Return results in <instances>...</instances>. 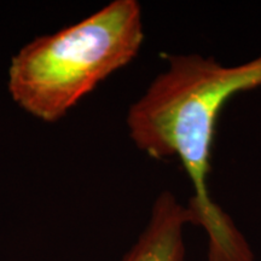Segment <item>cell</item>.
Instances as JSON below:
<instances>
[{
  "mask_svg": "<svg viewBox=\"0 0 261 261\" xmlns=\"http://www.w3.org/2000/svg\"><path fill=\"white\" fill-rule=\"evenodd\" d=\"M261 87V55L224 65L198 54L172 55L167 69L129 107L126 125L135 145L149 158H177L190 178L188 207L195 225L210 237L208 261H253V253L232 219L208 191L215 125L234 94Z\"/></svg>",
  "mask_w": 261,
  "mask_h": 261,
  "instance_id": "cell-1",
  "label": "cell"
},
{
  "mask_svg": "<svg viewBox=\"0 0 261 261\" xmlns=\"http://www.w3.org/2000/svg\"><path fill=\"white\" fill-rule=\"evenodd\" d=\"M144 38L139 3L114 0L80 22L19 48L8 70L10 96L35 119L56 122L126 67Z\"/></svg>",
  "mask_w": 261,
  "mask_h": 261,
  "instance_id": "cell-2",
  "label": "cell"
},
{
  "mask_svg": "<svg viewBox=\"0 0 261 261\" xmlns=\"http://www.w3.org/2000/svg\"><path fill=\"white\" fill-rule=\"evenodd\" d=\"M195 224L194 214L171 191L154 202L149 223L121 261H184V228Z\"/></svg>",
  "mask_w": 261,
  "mask_h": 261,
  "instance_id": "cell-3",
  "label": "cell"
}]
</instances>
